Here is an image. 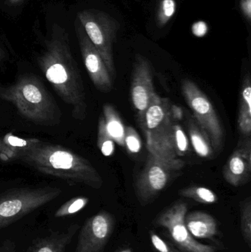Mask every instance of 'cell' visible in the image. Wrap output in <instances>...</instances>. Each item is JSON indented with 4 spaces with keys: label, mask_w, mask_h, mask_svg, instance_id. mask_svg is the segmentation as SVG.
<instances>
[{
    "label": "cell",
    "mask_w": 251,
    "mask_h": 252,
    "mask_svg": "<svg viewBox=\"0 0 251 252\" xmlns=\"http://www.w3.org/2000/svg\"><path fill=\"white\" fill-rule=\"evenodd\" d=\"M40 69L57 95L72 108L75 119L84 121L87 115L86 96L84 82L69 45L66 28L52 25L37 58Z\"/></svg>",
    "instance_id": "6da1fadb"
},
{
    "label": "cell",
    "mask_w": 251,
    "mask_h": 252,
    "mask_svg": "<svg viewBox=\"0 0 251 252\" xmlns=\"http://www.w3.org/2000/svg\"><path fill=\"white\" fill-rule=\"evenodd\" d=\"M19 156L44 174L94 189L103 185L101 176L88 160L60 145L35 142L22 149Z\"/></svg>",
    "instance_id": "7a4b0ae2"
},
{
    "label": "cell",
    "mask_w": 251,
    "mask_h": 252,
    "mask_svg": "<svg viewBox=\"0 0 251 252\" xmlns=\"http://www.w3.org/2000/svg\"><path fill=\"white\" fill-rule=\"evenodd\" d=\"M0 98L12 103L22 116L38 125L58 124L61 112L42 81L24 75L9 87L0 88Z\"/></svg>",
    "instance_id": "3957f363"
},
{
    "label": "cell",
    "mask_w": 251,
    "mask_h": 252,
    "mask_svg": "<svg viewBox=\"0 0 251 252\" xmlns=\"http://www.w3.org/2000/svg\"><path fill=\"white\" fill-rule=\"evenodd\" d=\"M167 98L156 93L141 119L139 121L144 132L148 152L168 161L178 159L174 146L175 121Z\"/></svg>",
    "instance_id": "277c9868"
},
{
    "label": "cell",
    "mask_w": 251,
    "mask_h": 252,
    "mask_svg": "<svg viewBox=\"0 0 251 252\" xmlns=\"http://www.w3.org/2000/svg\"><path fill=\"white\" fill-rule=\"evenodd\" d=\"M77 19L88 39L104 61L112 79L116 78L113 45L120 25L117 20L102 10L86 9L79 12Z\"/></svg>",
    "instance_id": "5b68a950"
},
{
    "label": "cell",
    "mask_w": 251,
    "mask_h": 252,
    "mask_svg": "<svg viewBox=\"0 0 251 252\" xmlns=\"http://www.w3.org/2000/svg\"><path fill=\"white\" fill-rule=\"evenodd\" d=\"M62 190L53 187L22 188L0 196V229L44 207L57 198Z\"/></svg>",
    "instance_id": "8992f818"
},
{
    "label": "cell",
    "mask_w": 251,
    "mask_h": 252,
    "mask_svg": "<svg viewBox=\"0 0 251 252\" xmlns=\"http://www.w3.org/2000/svg\"><path fill=\"white\" fill-rule=\"evenodd\" d=\"M182 94L193 112V118L209 138L214 151H221L225 139L223 126L207 96L195 83L189 79L183 82Z\"/></svg>",
    "instance_id": "52a82bcc"
},
{
    "label": "cell",
    "mask_w": 251,
    "mask_h": 252,
    "mask_svg": "<svg viewBox=\"0 0 251 252\" xmlns=\"http://www.w3.org/2000/svg\"><path fill=\"white\" fill-rule=\"evenodd\" d=\"M183 160L163 159L148 152L147 161L136 182L137 198L142 205H147L167 186L173 172L184 167Z\"/></svg>",
    "instance_id": "ba28073f"
},
{
    "label": "cell",
    "mask_w": 251,
    "mask_h": 252,
    "mask_svg": "<svg viewBox=\"0 0 251 252\" xmlns=\"http://www.w3.org/2000/svg\"><path fill=\"white\" fill-rule=\"evenodd\" d=\"M187 214V204L178 201L158 216L156 225L169 232L171 239L181 252H217L215 247L201 244L192 236L185 225Z\"/></svg>",
    "instance_id": "9c48e42d"
},
{
    "label": "cell",
    "mask_w": 251,
    "mask_h": 252,
    "mask_svg": "<svg viewBox=\"0 0 251 252\" xmlns=\"http://www.w3.org/2000/svg\"><path fill=\"white\" fill-rule=\"evenodd\" d=\"M115 226L113 216L101 211L85 220L80 230L75 252H103Z\"/></svg>",
    "instance_id": "30bf717a"
},
{
    "label": "cell",
    "mask_w": 251,
    "mask_h": 252,
    "mask_svg": "<svg viewBox=\"0 0 251 252\" xmlns=\"http://www.w3.org/2000/svg\"><path fill=\"white\" fill-rule=\"evenodd\" d=\"M75 28L83 61L94 87L101 93H110L113 89V79L104 61L88 39L78 19L75 21Z\"/></svg>",
    "instance_id": "8fae6325"
},
{
    "label": "cell",
    "mask_w": 251,
    "mask_h": 252,
    "mask_svg": "<svg viewBox=\"0 0 251 252\" xmlns=\"http://www.w3.org/2000/svg\"><path fill=\"white\" fill-rule=\"evenodd\" d=\"M156 94L151 64L144 56L137 55L131 75V97L138 121L141 119Z\"/></svg>",
    "instance_id": "7c38bea8"
},
{
    "label": "cell",
    "mask_w": 251,
    "mask_h": 252,
    "mask_svg": "<svg viewBox=\"0 0 251 252\" xmlns=\"http://www.w3.org/2000/svg\"><path fill=\"white\" fill-rule=\"evenodd\" d=\"M251 138L243 136L223 167L224 179L231 186H243L250 181Z\"/></svg>",
    "instance_id": "4fadbf2b"
},
{
    "label": "cell",
    "mask_w": 251,
    "mask_h": 252,
    "mask_svg": "<svg viewBox=\"0 0 251 252\" xmlns=\"http://www.w3.org/2000/svg\"><path fill=\"white\" fill-rule=\"evenodd\" d=\"M79 229L78 223H73L63 230L51 232L33 241L27 252H66Z\"/></svg>",
    "instance_id": "5bb4252c"
},
{
    "label": "cell",
    "mask_w": 251,
    "mask_h": 252,
    "mask_svg": "<svg viewBox=\"0 0 251 252\" xmlns=\"http://www.w3.org/2000/svg\"><path fill=\"white\" fill-rule=\"evenodd\" d=\"M185 225L192 236L212 239L218 233V225L213 216L202 211H195L185 216Z\"/></svg>",
    "instance_id": "9a60e30c"
},
{
    "label": "cell",
    "mask_w": 251,
    "mask_h": 252,
    "mask_svg": "<svg viewBox=\"0 0 251 252\" xmlns=\"http://www.w3.org/2000/svg\"><path fill=\"white\" fill-rule=\"evenodd\" d=\"M103 117L108 133L115 143L125 146V126L117 111L113 106L106 104L103 106Z\"/></svg>",
    "instance_id": "2e32d148"
},
{
    "label": "cell",
    "mask_w": 251,
    "mask_h": 252,
    "mask_svg": "<svg viewBox=\"0 0 251 252\" xmlns=\"http://www.w3.org/2000/svg\"><path fill=\"white\" fill-rule=\"evenodd\" d=\"M187 126L190 140L196 154L202 158H212L215 151L206 133L197 125L194 118L191 117L189 118Z\"/></svg>",
    "instance_id": "e0dca14e"
},
{
    "label": "cell",
    "mask_w": 251,
    "mask_h": 252,
    "mask_svg": "<svg viewBox=\"0 0 251 252\" xmlns=\"http://www.w3.org/2000/svg\"><path fill=\"white\" fill-rule=\"evenodd\" d=\"M178 193L184 198H191L201 204H215L218 200L216 193L204 187H190L181 189Z\"/></svg>",
    "instance_id": "ac0fdd59"
},
{
    "label": "cell",
    "mask_w": 251,
    "mask_h": 252,
    "mask_svg": "<svg viewBox=\"0 0 251 252\" xmlns=\"http://www.w3.org/2000/svg\"><path fill=\"white\" fill-rule=\"evenodd\" d=\"M97 147L105 157H111L115 151V142L108 133L103 115L100 117L97 130Z\"/></svg>",
    "instance_id": "d6986e66"
},
{
    "label": "cell",
    "mask_w": 251,
    "mask_h": 252,
    "mask_svg": "<svg viewBox=\"0 0 251 252\" xmlns=\"http://www.w3.org/2000/svg\"><path fill=\"white\" fill-rule=\"evenodd\" d=\"M88 198L85 197H76L72 198L56 210L55 217L63 218L75 214L83 210L88 204Z\"/></svg>",
    "instance_id": "ffe728a7"
},
{
    "label": "cell",
    "mask_w": 251,
    "mask_h": 252,
    "mask_svg": "<svg viewBox=\"0 0 251 252\" xmlns=\"http://www.w3.org/2000/svg\"><path fill=\"white\" fill-rule=\"evenodd\" d=\"M241 230L243 238L249 247H251V200L250 197L243 201L241 206Z\"/></svg>",
    "instance_id": "44dd1931"
},
{
    "label": "cell",
    "mask_w": 251,
    "mask_h": 252,
    "mask_svg": "<svg viewBox=\"0 0 251 252\" xmlns=\"http://www.w3.org/2000/svg\"><path fill=\"white\" fill-rule=\"evenodd\" d=\"M176 10L175 0H160L157 10V22L159 26H165Z\"/></svg>",
    "instance_id": "7402d4cb"
},
{
    "label": "cell",
    "mask_w": 251,
    "mask_h": 252,
    "mask_svg": "<svg viewBox=\"0 0 251 252\" xmlns=\"http://www.w3.org/2000/svg\"><path fill=\"white\" fill-rule=\"evenodd\" d=\"M239 113L251 115V83L249 75L243 80Z\"/></svg>",
    "instance_id": "603a6c76"
},
{
    "label": "cell",
    "mask_w": 251,
    "mask_h": 252,
    "mask_svg": "<svg viewBox=\"0 0 251 252\" xmlns=\"http://www.w3.org/2000/svg\"><path fill=\"white\" fill-rule=\"evenodd\" d=\"M173 132L174 146L177 156H184L189 150L188 138L181 126L178 124H174Z\"/></svg>",
    "instance_id": "cb8c5ba5"
},
{
    "label": "cell",
    "mask_w": 251,
    "mask_h": 252,
    "mask_svg": "<svg viewBox=\"0 0 251 252\" xmlns=\"http://www.w3.org/2000/svg\"><path fill=\"white\" fill-rule=\"evenodd\" d=\"M125 146L128 152L132 154H137L141 149V141L137 130L131 127H125Z\"/></svg>",
    "instance_id": "d4e9b609"
},
{
    "label": "cell",
    "mask_w": 251,
    "mask_h": 252,
    "mask_svg": "<svg viewBox=\"0 0 251 252\" xmlns=\"http://www.w3.org/2000/svg\"><path fill=\"white\" fill-rule=\"evenodd\" d=\"M150 238L153 247L159 252H181L177 249L171 247L153 231L150 232Z\"/></svg>",
    "instance_id": "484cf974"
},
{
    "label": "cell",
    "mask_w": 251,
    "mask_h": 252,
    "mask_svg": "<svg viewBox=\"0 0 251 252\" xmlns=\"http://www.w3.org/2000/svg\"><path fill=\"white\" fill-rule=\"evenodd\" d=\"M192 31L193 34L197 37H203L206 35L208 32V26L206 22H195L192 28Z\"/></svg>",
    "instance_id": "4316f807"
},
{
    "label": "cell",
    "mask_w": 251,
    "mask_h": 252,
    "mask_svg": "<svg viewBox=\"0 0 251 252\" xmlns=\"http://www.w3.org/2000/svg\"><path fill=\"white\" fill-rule=\"evenodd\" d=\"M242 11L246 19L250 22L251 16V0H241L240 2Z\"/></svg>",
    "instance_id": "83f0119b"
},
{
    "label": "cell",
    "mask_w": 251,
    "mask_h": 252,
    "mask_svg": "<svg viewBox=\"0 0 251 252\" xmlns=\"http://www.w3.org/2000/svg\"><path fill=\"white\" fill-rule=\"evenodd\" d=\"M0 252H16V245L13 241L6 240L0 245Z\"/></svg>",
    "instance_id": "f1b7e54d"
},
{
    "label": "cell",
    "mask_w": 251,
    "mask_h": 252,
    "mask_svg": "<svg viewBox=\"0 0 251 252\" xmlns=\"http://www.w3.org/2000/svg\"><path fill=\"white\" fill-rule=\"evenodd\" d=\"M171 115L172 119L175 121H180L182 118L183 113L181 108L177 106H170Z\"/></svg>",
    "instance_id": "f546056e"
},
{
    "label": "cell",
    "mask_w": 251,
    "mask_h": 252,
    "mask_svg": "<svg viewBox=\"0 0 251 252\" xmlns=\"http://www.w3.org/2000/svg\"><path fill=\"white\" fill-rule=\"evenodd\" d=\"M9 142L13 145H18V146H24L26 145V141L22 140V139H18L16 137H10L9 139Z\"/></svg>",
    "instance_id": "4dcf8cb0"
},
{
    "label": "cell",
    "mask_w": 251,
    "mask_h": 252,
    "mask_svg": "<svg viewBox=\"0 0 251 252\" xmlns=\"http://www.w3.org/2000/svg\"><path fill=\"white\" fill-rule=\"evenodd\" d=\"M24 0H6L5 4L8 6L19 5L21 3L23 2Z\"/></svg>",
    "instance_id": "1f68e13d"
},
{
    "label": "cell",
    "mask_w": 251,
    "mask_h": 252,
    "mask_svg": "<svg viewBox=\"0 0 251 252\" xmlns=\"http://www.w3.org/2000/svg\"><path fill=\"white\" fill-rule=\"evenodd\" d=\"M4 57H5V53H4V51L3 50V49L0 47V61L4 59Z\"/></svg>",
    "instance_id": "d6a6232c"
},
{
    "label": "cell",
    "mask_w": 251,
    "mask_h": 252,
    "mask_svg": "<svg viewBox=\"0 0 251 252\" xmlns=\"http://www.w3.org/2000/svg\"><path fill=\"white\" fill-rule=\"evenodd\" d=\"M120 252H131L130 251V250H124V251H122Z\"/></svg>",
    "instance_id": "836d02e7"
}]
</instances>
